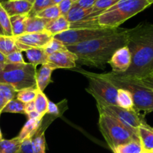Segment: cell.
Returning a JSON list of instances; mask_svg holds the SVG:
<instances>
[{"label": "cell", "instance_id": "obj_21", "mask_svg": "<svg viewBox=\"0 0 153 153\" xmlns=\"http://www.w3.org/2000/svg\"><path fill=\"white\" fill-rule=\"evenodd\" d=\"M28 14L16 15L10 16L13 37H16L25 33V22Z\"/></svg>", "mask_w": 153, "mask_h": 153}, {"label": "cell", "instance_id": "obj_43", "mask_svg": "<svg viewBox=\"0 0 153 153\" xmlns=\"http://www.w3.org/2000/svg\"><path fill=\"white\" fill-rule=\"evenodd\" d=\"M25 114H26L27 113H28V112H31V111H32L35 110L34 101L26 103V104H25Z\"/></svg>", "mask_w": 153, "mask_h": 153}, {"label": "cell", "instance_id": "obj_10", "mask_svg": "<svg viewBox=\"0 0 153 153\" xmlns=\"http://www.w3.org/2000/svg\"><path fill=\"white\" fill-rule=\"evenodd\" d=\"M18 49L20 51L28 50L31 48H44L53 36L47 31L25 33L19 36L13 37Z\"/></svg>", "mask_w": 153, "mask_h": 153}, {"label": "cell", "instance_id": "obj_27", "mask_svg": "<svg viewBox=\"0 0 153 153\" xmlns=\"http://www.w3.org/2000/svg\"><path fill=\"white\" fill-rule=\"evenodd\" d=\"M143 152L140 140H134L117 146L114 153H142Z\"/></svg>", "mask_w": 153, "mask_h": 153}, {"label": "cell", "instance_id": "obj_50", "mask_svg": "<svg viewBox=\"0 0 153 153\" xmlns=\"http://www.w3.org/2000/svg\"><path fill=\"white\" fill-rule=\"evenodd\" d=\"M24 1H29V2H31V3H34V0H24Z\"/></svg>", "mask_w": 153, "mask_h": 153}, {"label": "cell", "instance_id": "obj_24", "mask_svg": "<svg viewBox=\"0 0 153 153\" xmlns=\"http://www.w3.org/2000/svg\"><path fill=\"white\" fill-rule=\"evenodd\" d=\"M119 1L120 0H97L94 5L92 7L91 13L89 16H87L85 19L97 17L99 15L102 14L103 12L105 11L106 10L114 5Z\"/></svg>", "mask_w": 153, "mask_h": 153}, {"label": "cell", "instance_id": "obj_34", "mask_svg": "<svg viewBox=\"0 0 153 153\" xmlns=\"http://www.w3.org/2000/svg\"><path fill=\"white\" fill-rule=\"evenodd\" d=\"M53 5L51 0H34L32 8L28 13V16H36L37 13L45 10L47 7Z\"/></svg>", "mask_w": 153, "mask_h": 153}, {"label": "cell", "instance_id": "obj_46", "mask_svg": "<svg viewBox=\"0 0 153 153\" xmlns=\"http://www.w3.org/2000/svg\"><path fill=\"white\" fill-rule=\"evenodd\" d=\"M53 5H58L59 3H61L63 0H51Z\"/></svg>", "mask_w": 153, "mask_h": 153}, {"label": "cell", "instance_id": "obj_22", "mask_svg": "<svg viewBox=\"0 0 153 153\" xmlns=\"http://www.w3.org/2000/svg\"><path fill=\"white\" fill-rule=\"evenodd\" d=\"M117 105L128 111H135L131 94L124 89H118L117 94Z\"/></svg>", "mask_w": 153, "mask_h": 153}, {"label": "cell", "instance_id": "obj_33", "mask_svg": "<svg viewBox=\"0 0 153 153\" xmlns=\"http://www.w3.org/2000/svg\"><path fill=\"white\" fill-rule=\"evenodd\" d=\"M38 17L44 18V19H49V20H52V19H56V18L59 17L61 15V12H60L59 8H58V5H52L50 7H47L45 10H42L41 12H40L39 13H37L36 15Z\"/></svg>", "mask_w": 153, "mask_h": 153}, {"label": "cell", "instance_id": "obj_11", "mask_svg": "<svg viewBox=\"0 0 153 153\" xmlns=\"http://www.w3.org/2000/svg\"><path fill=\"white\" fill-rule=\"evenodd\" d=\"M76 55L67 49L48 55L46 64L54 70L60 68L70 69L76 67Z\"/></svg>", "mask_w": 153, "mask_h": 153}, {"label": "cell", "instance_id": "obj_32", "mask_svg": "<svg viewBox=\"0 0 153 153\" xmlns=\"http://www.w3.org/2000/svg\"><path fill=\"white\" fill-rule=\"evenodd\" d=\"M43 49H44L45 52L48 55L67 49V46L63 44L60 40H57L54 37L48 43V44Z\"/></svg>", "mask_w": 153, "mask_h": 153}, {"label": "cell", "instance_id": "obj_25", "mask_svg": "<svg viewBox=\"0 0 153 153\" xmlns=\"http://www.w3.org/2000/svg\"><path fill=\"white\" fill-rule=\"evenodd\" d=\"M13 37L6 35H0V52L4 56L9 54L18 51Z\"/></svg>", "mask_w": 153, "mask_h": 153}, {"label": "cell", "instance_id": "obj_1", "mask_svg": "<svg viewBox=\"0 0 153 153\" xmlns=\"http://www.w3.org/2000/svg\"><path fill=\"white\" fill-rule=\"evenodd\" d=\"M126 46L131 53V65L119 75L141 79L153 73V24L140 23L128 29Z\"/></svg>", "mask_w": 153, "mask_h": 153}, {"label": "cell", "instance_id": "obj_13", "mask_svg": "<svg viewBox=\"0 0 153 153\" xmlns=\"http://www.w3.org/2000/svg\"><path fill=\"white\" fill-rule=\"evenodd\" d=\"M9 16L28 14L32 8V3L24 0H7L0 2Z\"/></svg>", "mask_w": 153, "mask_h": 153}, {"label": "cell", "instance_id": "obj_2", "mask_svg": "<svg viewBox=\"0 0 153 153\" xmlns=\"http://www.w3.org/2000/svg\"><path fill=\"white\" fill-rule=\"evenodd\" d=\"M128 30L121 28L117 32L98 37L79 44L67 46L77 57L80 64L102 67L109 62L117 50L126 46Z\"/></svg>", "mask_w": 153, "mask_h": 153}, {"label": "cell", "instance_id": "obj_28", "mask_svg": "<svg viewBox=\"0 0 153 153\" xmlns=\"http://www.w3.org/2000/svg\"><path fill=\"white\" fill-rule=\"evenodd\" d=\"M25 104L17 100L16 98L10 100L7 103L1 113H12V114H25Z\"/></svg>", "mask_w": 153, "mask_h": 153}, {"label": "cell", "instance_id": "obj_8", "mask_svg": "<svg viewBox=\"0 0 153 153\" xmlns=\"http://www.w3.org/2000/svg\"><path fill=\"white\" fill-rule=\"evenodd\" d=\"M121 28H70L64 32L56 34L53 37L60 40L66 46H72L117 32Z\"/></svg>", "mask_w": 153, "mask_h": 153}, {"label": "cell", "instance_id": "obj_4", "mask_svg": "<svg viewBox=\"0 0 153 153\" xmlns=\"http://www.w3.org/2000/svg\"><path fill=\"white\" fill-rule=\"evenodd\" d=\"M108 80L117 89H124L131 94L134 102L135 111H144L150 113L153 111V91L137 80L115 74L112 72L100 74Z\"/></svg>", "mask_w": 153, "mask_h": 153}, {"label": "cell", "instance_id": "obj_15", "mask_svg": "<svg viewBox=\"0 0 153 153\" xmlns=\"http://www.w3.org/2000/svg\"><path fill=\"white\" fill-rule=\"evenodd\" d=\"M49 19L38 17L37 16H28L25 22V33L42 32L45 31Z\"/></svg>", "mask_w": 153, "mask_h": 153}, {"label": "cell", "instance_id": "obj_56", "mask_svg": "<svg viewBox=\"0 0 153 153\" xmlns=\"http://www.w3.org/2000/svg\"><path fill=\"white\" fill-rule=\"evenodd\" d=\"M143 153H149L148 152H146V151H143Z\"/></svg>", "mask_w": 153, "mask_h": 153}, {"label": "cell", "instance_id": "obj_17", "mask_svg": "<svg viewBox=\"0 0 153 153\" xmlns=\"http://www.w3.org/2000/svg\"><path fill=\"white\" fill-rule=\"evenodd\" d=\"M25 52L29 64H32L34 67H36L39 64L43 65L46 64L48 55L43 48H31L25 51Z\"/></svg>", "mask_w": 153, "mask_h": 153}, {"label": "cell", "instance_id": "obj_47", "mask_svg": "<svg viewBox=\"0 0 153 153\" xmlns=\"http://www.w3.org/2000/svg\"><path fill=\"white\" fill-rule=\"evenodd\" d=\"M0 35H5V34H4V31H3L2 28H1V25H0Z\"/></svg>", "mask_w": 153, "mask_h": 153}, {"label": "cell", "instance_id": "obj_18", "mask_svg": "<svg viewBox=\"0 0 153 153\" xmlns=\"http://www.w3.org/2000/svg\"><path fill=\"white\" fill-rule=\"evenodd\" d=\"M149 125L141 126L137 128V134L143 150L148 152L153 149V132L148 128Z\"/></svg>", "mask_w": 153, "mask_h": 153}, {"label": "cell", "instance_id": "obj_37", "mask_svg": "<svg viewBox=\"0 0 153 153\" xmlns=\"http://www.w3.org/2000/svg\"><path fill=\"white\" fill-rule=\"evenodd\" d=\"M31 136L26 137L22 140L19 147V151L17 153H34L32 147V142H31Z\"/></svg>", "mask_w": 153, "mask_h": 153}, {"label": "cell", "instance_id": "obj_55", "mask_svg": "<svg viewBox=\"0 0 153 153\" xmlns=\"http://www.w3.org/2000/svg\"><path fill=\"white\" fill-rule=\"evenodd\" d=\"M148 152H149V153H153V149H152V150H150V151H148Z\"/></svg>", "mask_w": 153, "mask_h": 153}, {"label": "cell", "instance_id": "obj_40", "mask_svg": "<svg viewBox=\"0 0 153 153\" xmlns=\"http://www.w3.org/2000/svg\"><path fill=\"white\" fill-rule=\"evenodd\" d=\"M135 80H137L139 83L144 85L145 87L149 88V89L152 90L153 91V73L149 75L146 77L143 78V79H135Z\"/></svg>", "mask_w": 153, "mask_h": 153}, {"label": "cell", "instance_id": "obj_51", "mask_svg": "<svg viewBox=\"0 0 153 153\" xmlns=\"http://www.w3.org/2000/svg\"><path fill=\"white\" fill-rule=\"evenodd\" d=\"M146 1H147L149 3H150L151 4H153V0H146Z\"/></svg>", "mask_w": 153, "mask_h": 153}, {"label": "cell", "instance_id": "obj_6", "mask_svg": "<svg viewBox=\"0 0 153 153\" xmlns=\"http://www.w3.org/2000/svg\"><path fill=\"white\" fill-rule=\"evenodd\" d=\"M36 67L29 63L4 64L0 73V84L11 85L16 92L30 88H37Z\"/></svg>", "mask_w": 153, "mask_h": 153}, {"label": "cell", "instance_id": "obj_12", "mask_svg": "<svg viewBox=\"0 0 153 153\" xmlns=\"http://www.w3.org/2000/svg\"><path fill=\"white\" fill-rule=\"evenodd\" d=\"M131 61V57L129 49L125 46L115 52L108 64L111 67L112 73L115 74H123L129 68Z\"/></svg>", "mask_w": 153, "mask_h": 153}, {"label": "cell", "instance_id": "obj_3", "mask_svg": "<svg viewBox=\"0 0 153 153\" xmlns=\"http://www.w3.org/2000/svg\"><path fill=\"white\" fill-rule=\"evenodd\" d=\"M151 5L146 0H120L102 14L70 24V28H117Z\"/></svg>", "mask_w": 153, "mask_h": 153}, {"label": "cell", "instance_id": "obj_16", "mask_svg": "<svg viewBox=\"0 0 153 153\" xmlns=\"http://www.w3.org/2000/svg\"><path fill=\"white\" fill-rule=\"evenodd\" d=\"M53 70H52L47 64H43L39 71L37 72L36 84H37V89L41 92H43V91L50 83L51 75H52Z\"/></svg>", "mask_w": 153, "mask_h": 153}, {"label": "cell", "instance_id": "obj_20", "mask_svg": "<svg viewBox=\"0 0 153 153\" xmlns=\"http://www.w3.org/2000/svg\"><path fill=\"white\" fill-rule=\"evenodd\" d=\"M46 127H43V124L34 133L31 137L32 147L34 153H46V138H45V130Z\"/></svg>", "mask_w": 153, "mask_h": 153}, {"label": "cell", "instance_id": "obj_19", "mask_svg": "<svg viewBox=\"0 0 153 153\" xmlns=\"http://www.w3.org/2000/svg\"><path fill=\"white\" fill-rule=\"evenodd\" d=\"M91 12H92V7L84 9L73 3L71 9L68 12L65 18L70 24L76 23V22H79L85 19L87 16L91 14Z\"/></svg>", "mask_w": 153, "mask_h": 153}, {"label": "cell", "instance_id": "obj_9", "mask_svg": "<svg viewBox=\"0 0 153 153\" xmlns=\"http://www.w3.org/2000/svg\"><path fill=\"white\" fill-rule=\"evenodd\" d=\"M99 112H103L116 118L128 128L137 131L141 126H146L144 115L140 114L135 111H128L121 108L117 105H109L97 103Z\"/></svg>", "mask_w": 153, "mask_h": 153}, {"label": "cell", "instance_id": "obj_52", "mask_svg": "<svg viewBox=\"0 0 153 153\" xmlns=\"http://www.w3.org/2000/svg\"><path fill=\"white\" fill-rule=\"evenodd\" d=\"M148 128H149V129H150V130H151V131H152V132H153V128H152V127H151V126H148Z\"/></svg>", "mask_w": 153, "mask_h": 153}, {"label": "cell", "instance_id": "obj_48", "mask_svg": "<svg viewBox=\"0 0 153 153\" xmlns=\"http://www.w3.org/2000/svg\"><path fill=\"white\" fill-rule=\"evenodd\" d=\"M4 67V64H2V63H0V73L1 72V70H3Z\"/></svg>", "mask_w": 153, "mask_h": 153}, {"label": "cell", "instance_id": "obj_7", "mask_svg": "<svg viewBox=\"0 0 153 153\" xmlns=\"http://www.w3.org/2000/svg\"><path fill=\"white\" fill-rule=\"evenodd\" d=\"M77 72L88 79L89 85L87 91L94 97L97 103L109 105H117V88L100 74L90 73L85 70Z\"/></svg>", "mask_w": 153, "mask_h": 153}, {"label": "cell", "instance_id": "obj_42", "mask_svg": "<svg viewBox=\"0 0 153 153\" xmlns=\"http://www.w3.org/2000/svg\"><path fill=\"white\" fill-rule=\"evenodd\" d=\"M27 117H28V120H43V117H42L37 111H32L31 112H28V113L26 114Z\"/></svg>", "mask_w": 153, "mask_h": 153}, {"label": "cell", "instance_id": "obj_36", "mask_svg": "<svg viewBox=\"0 0 153 153\" xmlns=\"http://www.w3.org/2000/svg\"><path fill=\"white\" fill-rule=\"evenodd\" d=\"M23 56H22V51L18 50L9 54L5 56V63L4 64H24Z\"/></svg>", "mask_w": 153, "mask_h": 153}, {"label": "cell", "instance_id": "obj_53", "mask_svg": "<svg viewBox=\"0 0 153 153\" xmlns=\"http://www.w3.org/2000/svg\"><path fill=\"white\" fill-rule=\"evenodd\" d=\"M72 1H73V3H76V2H77L78 1H79V0H72Z\"/></svg>", "mask_w": 153, "mask_h": 153}, {"label": "cell", "instance_id": "obj_23", "mask_svg": "<svg viewBox=\"0 0 153 153\" xmlns=\"http://www.w3.org/2000/svg\"><path fill=\"white\" fill-rule=\"evenodd\" d=\"M42 121L43 120H28V121L25 123L24 126L21 129L20 132L18 134L17 137H19V140L22 141V140L29 136L32 137L41 126Z\"/></svg>", "mask_w": 153, "mask_h": 153}, {"label": "cell", "instance_id": "obj_30", "mask_svg": "<svg viewBox=\"0 0 153 153\" xmlns=\"http://www.w3.org/2000/svg\"><path fill=\"white\" fill-rule=\"evenodd\" d=\"M38 91L39 90L37 89V88H26V89L22 90V91L17 92L16 98L22 102L26 104V103L33 102L35 100Z\"/></svg>", "mask_w": 153, "mask_h": 153}, {"label": "cell", "instance_id": "obj_49", "mask_svg": "<svg viewBox=\"0 0 153 153\" xmlns=\"http://www.w3.org/2000/svg\"><path fill=\"white\" fill-rule=\"evenodd\" d=\"M1 140H3V138H2V133H1V128H0V141H1Z\"/></svg>", "mask_w": 153, "mask_h": 153}, {"label": "cell", "instance_id": "obj_5", "mask_svg": "<svg viewBox=\"0 0 153 153\" xmlns=\"http://www.w3.org/2000/svg\"><path fill=\"white\" fill-rule=\"evenodd\" d=\"M99 113L100 130L112 151L120 145L134 140H140L137 131L128 128L111 115L103 112Z\"/></svg>", "mask_w": 153, "mask_h": 153}, {"label": "cell", "instance_id": "obj_35", "mask_svg": "<svg viewBox=\"0 0 153 153\" xmlns=\"http://www.w3.org/2000/svg\"><path fill=\"white\" fill-rule=\"evenodd\" d=\"M0 94L7 100V102L13 100L16 97V92L14 88L8 84H0Z\"/></svg>", "mask_w": 153, "mask_h": 153}, {"label": "cell", "instance_id": "obj_14", "mask_svg": "<svg viewBox=\"0 0 153 153\" xmlns=\"http://www.w3.org/2000/svg\"><path fill=\"white\" fill-rule=\"evenodd\" d=\"M70 28V23L64 16H60L56 19H52L46 25L45 31L49 32L52 36L64 32Z\"/></svg>", "mask_w": 153, "mask_h": 153}, {"label": "cell", "instance_id": "obj_31", "mask_svg": "<svg viewBox=\"0 0 153 153\" xmlns=\"http://www.w3.org/2000/svg\"><path fill=\"white\" fill-rule=\"evenodd\" d=\"M0 25L4 31V34L6 36H10L12 37V29L11 25H10V16L7 13V12L4 10L3 7L0 3Z\"/></svg>", "mask_w": 153, "mask_h": 153}, {"label": "cell", "instance_id": "obj_26", "mask_svg": "<svg viewBox=\"0 0 153 153\" xmlns=\"http://www.w3.org/2000/svg\"><path fill=\"white\" fill-rule=\"evenodd\" d=\"M21 140L18 137L10 140H1L0 141V153H17L20 147Z\"/></svg>", "mask_w": 153, "mask_h": 153}, {"label": "cell", "instance_id": "obj_45", "mask_svg": "<svg viewBox=\"0 0 153 153\" xmlns=\"http://www.w3.org/2000/svg\"><path fill=\"white\" fill-rule=\"evenodd\" d=\"M0 63L4 64L5 63V56L0 52Z\"/></svg>", "mask_w": 153, "mask_h": 153}, {"label": "cell", "instance_id": "obj_57", "mask_svg": "<svg viewBox=\"0 0 153 153\" xmlns=\"http://www.w3.org/2000/svg\"><path fill=\"white\" fill-rule=\"evenodd\" d=\"M1 111H0V116H1Z\"/></svg>", "mask_w": 153, "mask_h": 153}, {"label": "cell", "instance_id": "obj_54", "mask_svg": "<svg viewBox=\"0 0 153 153\" xmlns=\"http://www.w3.org/2000/svg\"><path fill=\"white\" fill-rule=\"evenodd\" d=\"M7 1V0H0V2H4V1Z\"/></svg>", "mask_w": 153, "mask_h": 153}, {"label": "cell", "instance_id": "obj_44", "mask_svg": "<svg viewBox=\"0 0 153 153\" xmlns=\"http://www.w3.org/2000/svg\"><path fill=\"white\" fill-rule=\"evenodd\" d=\"M7 102H8L7 101V100L0 94V111L1 112V111L3 110V108H4V106L7 105Z\"/></svg>", "mask_w": 153, "mask_h": 153}, {"label": "cell", "instance_id": "obj_39", "mask_svg": "<svg viewBox=\"0 0 153 153\" xmlns=\"http://www.w3.org/2000/svg\"><path fill=\"white\" fill-rule=\"evenodd\" d=\"M46 114L55 117H58L61 116V111H60L58 105L55 104V103H53L50 100H49V102H48L47 112H46Z\"/></svg>", "mask_w": 153, "mask_h": 153}, {"label": "cell", "instance_id": "obj_29", "mask_svg": "<svg viewBox=\"0 0 153 153\" xmlns=\"http://www.w3.org/2000/svg\"><path fill=\"white\" fill-rule=\"evenodd\" d=\"M34 108L35 111H37L42 117H44L47 112V107L49 100L46 96L43 94V92L39 91L37 94L35 100H34Z\"/></svg>", "mask_w": 153, "mask_h": 153}, {"label": "cell", "instance_id": "obj_41", "mask_svg": "<svg viewBox=\"0 0 153 153\" xmlns=\"http://www.w3.org/2000/svg\"><path fill=\"white\" fill-rule=\"evenodd\" d=\"M97 1V0H79L74 4H76V5L82 7V8L88 9L91 8Z\"/></svg>", "mask_w": 153, "mask_h": 153}, {"label": "cell", "instance_id": "obj_38", "mask_svg": "<svg viewBox=\"0 0 153 153\" xmlns=\"http://www.w3.org/2000/svg\"><path fill=\"white\" fill-rule=\"evenodd\" d=\"M73 4V1L72 0H63L61 3L58 4V8L61 12V16L65 17L70 10L71 9L72 6Z\"/></svg>", "mask_w": 153, "mask_h": 153}]
</instances>
